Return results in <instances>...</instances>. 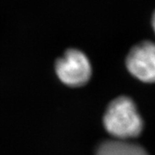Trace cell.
<instances>
[{
  "label": "cell",
  "mask_w": 155,
  "mask_h": 155,
  "mask_svg": "<svg viewBox=\"0 0 155 155\" xmlns=\"http://www.w3.org/2000/svg\"><path fill=\"white\" fill-rule=\"evenodd\" d=\"M59 79L70 87H80L91 77V66L87 56L80 50L68 49L55 63Z\"/></svg>",
  "instance_id": "obj_2"
},
{
  "label": "cell",
  "mask_w": 155,
  "mask_h": 155,
  "mask_svg": "<svg viewBox=\"0 0 155 155\" xmlns=\"http://www.w3.org/2000/svg\"><path fill=\"white\" fill-rule=\"evenodd\" d=\"M152 25H153V30L155 32V11L153 15V18H152Z\"/></svg>",
  "instance_id": "obj_5"
},
{
  "label": "cell",
  "mask_w": 155,
  "mask_h": 155,
  "mask_svg": "<svg viewBox=\"0 0 155 155\" xmlns=\"http://www.w3.org/2000/svg\"><path fill=\"white\" fill-rule=\"evenodd\" d=\"M96 155H148L147 151L137 144L127 140H114L103 142L98 147Z\"/></svg>",
  "instance_id": "obj_4"
},
{
  "label": "cell",
  "mask_w": 155,
  "mask_h": 155,
  "mask_svg": "<svg viewBox=\"0 0 155 155\" xmlns=\"http://www.w3.org/2000/svg\"><path fill=\"white\" fill-rule=\"evenodd\" d=\"M104 126L116 140H127L140 135L143 122L133 100L127 97H119L107 107Z\"/></svg>",
  "instance_id": "obj_1"
},
{
  "label": "cell",
  "mask_w": 155,
  "mask_h": 155,
  "mask_svg": "<svg viewBox=\"0 0 155 155\" xmlns=\"http://www.w3.org/2000/svg\"><path fill=\"white\" fill-rule=\"evenodd\" d=\"M126 66L139 80L155 83V43L145 41L135 45L127 54Z\"/></svg>",
  "instance_id": "obj_3"
}]
</instances>
